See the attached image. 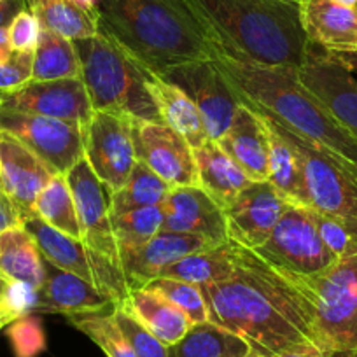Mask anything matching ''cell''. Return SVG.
<instances>
[{
  "instance_id": "cell-1",
  "label": "cell",
  "mask_w": 357,
  "mask_h": 357,
  "mask_svg": "<svg viewBox=\"0 0 357 357\" xmlns=\"http://www.w3.org/2000/svg\"><path fill=\"white\" fill-rule=\"evenodd\" d=\"M200 287L208 321L238 335L254 352L273 357L294 343L312 342L314 315L307 298L256 250L236 245L229 279Z\"/></svg>"
},
{
  "instance_id": "cell-2",
  "label": "cell",
  "mask_w": 357,
  "mask_h": 357,
  "mask_svg": "<svg viewBox=\"0 0 357 357\" xmlns=\"http://www.w3.org/2000/svg\"><path fill=\"white\" fill-rule=\"evenodd\" d=\"M214 51L266 67L300 68L310 43L300 0H183Z\"/></svg>"
},
{
  "instance_id": "cell-3",
  "label": "cell",
  "mask_w": 357,
  "mask_h": 357,
  "mask_svg": "<svg viewBox=\"0 0 357 357\" xmlns=\"http://www.w3.org/2000/svg\"><path fill=\"white\" fill-rule=\"evenodd\" d=\"M212 60L242 104L357 168V137L300 81L296 68L257 65L221 51H214Z\"/></svg>"
},
{
  "instance_id": "cell-4",
  "label": "cell",
  "mask_w": 357,
  "mask_h": 357,
  "mask_svg": "<svg viewBox=\"0 0 357 357\" xmlns=\"http://www.w3.org/2000/svg\"><path fill=\"white\" fill-rule=\"evenodd\" d=\"M98 30L154 74L212 60L214 46L183 0H100Z\"/></svg>"
},
{
  "instance_id": "cell-5",
  "label": "cell",
  "mask_w": 357,
  "mask_h": 357,
  "mask_svg": "<svg viewBox=\"0 0 357 357\" xmlns=\"http://www.w3.org/2000/svg\"><path fill=\"white\" fill-rule=\"evenodd\" d=\"M74 46L93 111L119 112L133 119L161 123L146 86V67L114 39L98 30L93 37L74 40Z\"/></svg>"
},
{
  "instance_id": "cell-6",
  "label": "cell",
  "mask_w": 357,
  "mask_h": 357,
  "mask_svg": "<svg viewBox=\"0 0 357 357\" xmlns=\"http://www.w3.org/2000/svg\"><path fill=\"white\" fill-rule=\"evenodd\" d=\"M284 272V270H282ZM286 273L314 315L312 342L333 357L357 349V256L338 259L314 275Z\"/></svg>"
},
{
  "instance_id": "cell-7",
  "label": "cell",
  "mask_w": 357,
  "mask_h": 357,
  "mask_svg": "<svg viewBox=\"0 0 357 357\" xmlns=\"http://www.w3.org/2000/svg\"><path fill=\"white\" fill-rule=\"evenodd\" d=\"M256 112L296 151L310 208L322 214L357 219V168L343 163L312 140L291 132L270 116Z\"/></svg>"
},
{
  "instance_id": "cell-8",
  "label": "cell",
  "mask_w": 357,
  "mask_h": 357,
  "mask_svg": "<svg viewBox=\"0 0 357 357\" xmlns=\"http://www.w3.org/2000/svg\"><path fill=\"white\" fill-rule=\"evenodd\" d=\"M22 226L33 236L43 257L51 264L81 277L111 298L114 305L128 298L130 286L121 264L86 245L81 238H74L51 228L39 218L25 219Z\"/></svg>"
},
{
  "instance_id": "cell-9",
  "label": "cell",
  "mask_w": 357,
  "mask_h": 357,
  "mask_svg": "<svg viewBox=\"0 0 357 357\" xmlns=\"http://www.w3.org/2000/svg\"><path fill=\"white\" fill-rule=\"evenodd\" d=\"M252 250L293 275H314L338 261L322 242L312 208L300 205H289L263 245Z\"/></svg>"
},
{
  "instance_id": "cell-10",
  "label": "cell",
  "mask_w": 357,
  "mask_h": 357,
  "mask_svg": "<svg viewBox=\"0 0 357 357\" xmlns=\"http://www.w3.org/2000/svg\"><path fill=\"white\" fill-rule=\"evenodd\" d=\"M84 160L109 193L121 190L137 163L133 118L95 111L84 132Z\"/></svg>"
},
{
  "instance_id": "cell-11",
  "label": "cell",
  "mask_w": 357,
  "mask_h": 357,
  "mask_svg": "<svg viewBox=\"0 0 357 357\" xmlns=\"http://www.w3.org/2000/svg\"><path fill=\"white\" fill-rule=\"evenodd\" d=\"M0 130L22 140L56 174L67 175L84 156L86 130L77 123L29 114L0 105Z\"/></svg>"
},
{
  "instance_id": "cell-12",
  "label": "cell",
  "mask_w": 357,
  "mask_h": 357,
  "mask_svg": "<svg viewBox=\"0 0 357 357\" xmlns=\"http://www.w3.org/2000/svg\"><path fill=\"white\" fill-rule=\"evenodd\" d=\"M163 77L190 95L200 112L208 139L214 142L221 139L242 102L215 61L204 60L184 65L168 72Z\"/></svg>"
},
{
  "instance_id": "cell-13",
  "label": "cell",
  "mask_w": 357,
  "mask_h": 357,
  "mask_svg": "<svg viewBox=\"0 0 357 357\" xmlns=\"http://www.w3.org/2000/svg\"><path fill=\"white\" fill-rule=\"evenodd\" d=\"M137 160L172 188L198 186L197 161L191 144L165 123L133 119Z\"/></svg>"
},
{
  "instance_id": "cell-14",
  "label": "cell",
  "mask_w": 357,
  "mask_h": 357,
  "mask_svg": "<svg viewBox=\"0 0 357 357\" xmlns=\"http://www.w3.org/2000/svg\"><path fill=\"white\" fill-rule=\"evenodd\" d=\"M67 181L81 225V240L114 263L121 264L118 240L112 229L111 193L107 188L100 183L84 156L68 170Z\"/></svg>"
},
{
  "instance_id": "cell-15",
  "label": "cell",
  "mask_w": 357,
  "mask_h": 357,
  "mask_svg": "<svg viewBox=\"0 0 357 357\" xmlns=\"http://www.w3.org/2000/svg\"><path fill=\"white\" fill-rule=\"evenodd\" d=\"M0 105L29 114L77 123L84 130L95 112L81 77L30 81L11 93H0Z\"/></svg>"
},
{
  "instance_id": "cell-16",
  "label": "cell",
  "mask_w": 357,
  "mask_h": 357,
  "mask_svg": "<svg viewBox=\"0 0 357 357\" xmlns=\"http://www.w3.org/2000/svg\"><path fill=\"white\" fill-rule=\"evenodd\" d=\"M56 175L29 146L0 130V184L18 211L22 222L36 218L33 205L40 191Z\"/></svg>"
},
{
  "instance_id": "cell-17",
  "label": "cell",
  "mask_w": 357,
  "mask_h": 357,
  "mask_svg": "<svg viewBox=\"0 0 357 357\" xmlns=\"http://www.w3.org/2000/svg\"><path fill=\"white\" fill-rule=\"evenodd\" d=\"M289 205L268 181L250 183L225 211L228 240L245 249H257Z\"/></svg>"
},
{
  "instance_id": "cell-18",
  "label": "cell",
  "mask_w": 357,
  "mask_h": 357,
  "mask_svg": "<svg viewBox=\"0 0 357 357\" xmlns=\"http://www.w3.org/2000/svg\"><path fill=\"white\" fill-rule=\"evenodd\" d=\"M298 77L357 137V81L352 72L310 44L303 65L298 68Z\"/></svg>"
},
{
  "instance_id": "cell-19",
  "label": "cell",
  "mask_w": 357,
  "mask_h": 357,
  "mask_svg": "<svg viewBox=\"0 0 357 357\" xmlns=\"http://www.w3.org/2000/svg\"><path fill=\"white\" fill-rule=\"evenodd\" d=\"M218 247L208 240L195 235H183L175 231H163L154 235L149 242L137 247H121L119 261L125 272L130 291L144 287L158 277H163L168 268L178 259L198 250Z\"/></svg>"
},
{
  "instance_id": "cell-20",
  "label": "cell",
  "mask_w": 357,
  "mask_h": 357,
  "mask_svg": "<svg viewBox=\"0 0 357 357\" xmlns=\"http://www.w3.org/2000/svg\"><path fill=\"white\" fill-rule=\"evenodd\" d=\"M163 231L195 235L214 245L228 242L225 211L200 186H177L160 205Z\"/></svg>"
},
{
  "instance_id": "cell-21",
  "label": "cell",
  "mask_w": 357,
  "mask_h": 357,
  "mask_svg": "<svg viewBox=\"0 0 357 357\" xmlns=\"http://www.w3.org/2000/svg\"><path fill=\"white\" fill-rule=\"evenodd\" d=\"M218 146L245 172L252 183H264L270 175V130L249 105L240 104L231 125Z\"/></svg>"
},
{
  "instance_id": "cell-22",
  "label": "cell",
  "mask_w": 357,
  "mask_h": 357,
  "mask_svg": "<svg viewBox=\"0 0 357 357\" xmlns=\"http://www.w3.org/2000/svg\"><path fill=\"white\" fill-rule=\"evenodd\" d=\"M44 279L40 289H37V310L65 314L68 317L74 315L102 314L114 308V301L104 293L82 280L81 277L60 270L50 261L44 259Z\"/></svg>"
},
{
  "instance_id": "cell-23",
  "label": "cell",
  "mask_w": 357,
  "mask_h": 357,
  "mask_svg": "<svg viewBox=\"0 0 357 357\" xmlns=\"http://www.w3.org/2000/svg\"><path fill=\"white\" fill-rule=\"evenodd\" d=\"M300 20L312 46L329 53L357 50V9L333 0H300Z\"/></svg>"
},
{
  "instance_id": "cell-24",
  "label": "cell",
  "mask_w": 357,
  "mask_h": 357,
  "mask_svg": "<svg viewBox=\"0 0 357 357\" xmlns=\"http://www.w3.org/2000/svg\"><path fill=\"white\" fill-rule=\"evenodd\" d=\"M146 86L154 104H156L158 112H160L161 123L175 130L178 135H183L193 149L211 140L197 105L183 88H178L177 84L165 79L163 75L154 74L147 68Z\"/></svg>"
},
{
  "instance_id": "cell-25",
  "label": "cell",
  "mask_w": 357,
  "mask_h": 357,
  "mask_svg": "<svg viewBox=\"0 0 357 357\" xmlns=\"http://www.w3.org/2000/svg\"><path fill=\"white\" fill-rule=\"evenodd\" d=\"M193 151L197 161L198 186L222 211H226L252 181L214 140H208Z\"/></svg>"
},
{
  "instance_id": "cell-26",
  "label": "cell",
  "mask_w": 357,
  "mask_h": 357,
  "mask_svg": "<svg viewBox=\"0 0 357 357\" xmlns=\"http://www.w3.org/2000/svg\"><path fill=\"white\" fill-rule=\"evenodd\" d=\"M121 305L167 347L181 342L191 328L186 315L149 286L130 291Z\"/></svg>"
},
{
  "instance_id": "cell-27",
  "label": "cell",
  "mask_w": 357,
  "mask_h": 357,
  "mask_svg": "<svg viewBox=\"0 0 357 357\" xmlns=\"http://www.w3.org/2000/svg\"><path fill=\"white\" fill-rule=\"evenodd\" d=\"M0 275L40 289L46 270L33 236L23 226L0 231Z\"/></svg>"
},
{
  "instance_id": "cell-28",
  "label": "cell",
  "mask_w": 357,
  "mask_h": 357,
  "mask_svg": "<svg viewBox=\"0 0 357 357\" xmlns=\"http://www.w3.org/2000/svg\"><path fill=\"white\" fill-rule=\"evenodd\" d=\"M43 29L70 40H82L98 33L97 11H88L74 0H26Z\"/></svg>"
},
{
  "instance_id": "cell-29",
  "label": "cell",
  "mask_w": 357,
  "mask_h": 357,
  "mask_svg": "<svg viewBox=\"0 0 357 357\" xmlns=\"http://www.w3.org/2000/svg\"><path fill=\"white\" fill-rule=\"evenodd\" d=\"M236 268V243H226L211 249L198 250L172 264L163 277H174L197 286L222 282L229 279Z\"/></svg>"
},
{
  "instance_id": "cell-30",
  "label": "cell",
  "mask_w": 357,
  "mask_h": 357,
  "mask_svg": "<svg viewBox=\"0 0 357 357\" xmlns=\"http://www.w3.org/2000/svg\"><path fill=\"white\" fill-rule=\"evenodd\" d=\"M266 123V121H264ZM270 175L268 183L291 205L310 207L303 170L296 151L282 135L270 128Z\"/></svg>"
},
{
  "instance_id": "cell-31",
  "label": "cell",
  "mask_w": 357,
  "mask_h": 357,
  "mask_svg": "<svg viewBox=\"0 0 357 357\" xmlns=\"http://www.w3.org/2000/svg\"><path fill=\"white\" fill-rule=\"evenodd\" d=\"M250 350L238 335L207 321L191 326L184 338L170 347V357H243Z\"/></svg>"
},
{
  "instance_id": "cell-32",
  "label": "cell",
  "mask_w": 357,
  "mask_h": 357,
  "mask_svg": "<svg viewBox=\"0 0 357 357\" xmlns=\"http://www.w3.org/2000/svg\"><path fill=\"white\" fill-rule=\"evenodd\" d=\"M81 77V61L74 40L40 26L39 43L33 53L32 81H60Z\"/></svg>"
},
{
  "instance_id": "cell-33",
  "label": "cell",
  "mask_w": 357,
  "mask_h": 357,
  "mask_svg": "<svg viewBox=\"0 0 357 357\" xmlns=\"http://www.w3.org/2000/svg\"><path fill=\"white\" fill-rule=\"evenodd\" d=\"M170 190V184L158 177L147 165L137 160L125 186L111 193L112 218L125 214V212L137 211V208L158 207V205L163 204Z\"/></svg>"
},
{
  "instance_id": "cell-34",
  "label": "cell",
  "mask_w": 357,
  "mask_h": 357,
  "mask_svg": "<svg viewBox=\"0 0 357 357\" xmlns=\"http://www.w3.org/2000/svg\"><path fill=\"white\" fill-rule=\"evenodd\" d=\"M33 215L60 233L81 238V225L67 175L56 174L40 191L33 205Z\"/></svg>"
},
{
  "instance_id": "cell-35",
  "label": "cell",
  "mask_w": 357,
  "mask_h": 357,
  "mask_svg": "<svg viewBox=\"0 0 357 357\" xmlns=\"http://www.w3.org/2000/svg\"><path fill=\"white\" fill-rule=\"evenodd\" d=\"M68 319L75 329L88 336L105 354V357H139L116 326L111 312L74 315Z\"/></svg>"
},
{
  "instance_id": "cell-36",
  "label": "cell",
  "mask_w": 357,
  "mask_h": 357,
  "mask_svg": "<svg viewBox=\"0 0 357 357\" xmlns=\"http://www.w3.org/2000/svg\"><path fill=\"white\" fill-rule=\"evenodd\" d=\"M163 212L161 207H144L137 211L125 212L112 218V229L121 247H137L149 242L154 235L161 231Z\"/></svg>"
},
{
  "instance_id": "cell-37",
  "label": "cell",
  "mask_w": 357,
  "mask_h": 357,
  "mask_svg": "<svg viewBox=\"0 0 357 357\" xmlns=\"http://www.w3.org/2000/svg\"><path fill=\"white\" fill-rule=\"evenodd\" d=\"M154 291L174 303L191 322V326L202 324L208 321V308L202 287L190 284L186 280H178L174 277H158L147 284Z\"/></svg>"
},
{
  "instance_id": "cell-38",
  "label": "cell",
  "mask_w": 357,
  "mask_h": 357,
  "mask_svg": "<svg viewBox=\"0 0 357 357\" xmlns=\"http://www.w3.org/2000/svg\"><path fill=\"white\" fill-rule=\"evenodd\" d=\"M322 242L338 259L357 256V219L322 214L312 208Z\"/></svg>"
},
{
  "instance_id": "cell-39",
  "label": "cell",
  "mask_w": 357,
  "mask_h": 357,
  "mask_svg": "<svg viewBox=\"0 0 357 357\" xmlns=\"http://www.w3.org/2000/svg\"><path fill=\"white\" fill-rule=\"evenodd\" d=\"M112 319L139 357H170V347L158 340L147 328H144L121 303L111 310Z\"/></svg>"
},
{
  "instance_id": "cell-40",
  "label": "cell",
  "mask_w": 357,
  "mask_h": 357,
  "mask_svg": "<svg viewBox=\"0 0 357 357\" xmlns=\"http://www.w3.org/2000/svg\"><path fill=\"white\" fill-rule=\"evenodd\" d=\"M15 357H39L46 350V333L39 317L26 314L8 326Z\"/></svg>"
},
{
  "instance_id": "cell-41",
  "label": "cell",
  "mask_w": 357,
  "mask_h": 357,
  "mask_svg": "<svg viewBox=\"0 0 357 357\" xmlns=\"http://www.w3.org/2000/svg\"><path fill=\"white\" fill-rule=\"evenodd\" d=\"M40 25L37 22L36 15L30 9L23 8L18 15L13 18L8 25V36L11 50L15 53H26V51H36L39 43Z\"/></svg>"
},
{
  "instance_id": "cell-42",
  "label": "cell",
  "mask_w": 357,
  "mask_h": 357,
  "mask_svg": "<svg viewBox=\"0 0 357 357\" xmlns=\"http://www.w3.org/2000/svg\"><path fill=\"white\" fill-rule=\"evenodd\" d=\"M33 53H13L6 63H0V93H11L32 81Z\"/></svg>"
},
{
  "instance_id": "cell-43",
  "label": "cell",
  "mask_w": 357,
  "mask_h": 357,
  "mask_svg": "<svg viewBox=\"0 0 357 357\" xmlns=\"http://www.w3.org/2000/svg\"><path fill=\"white\" fill-rule=\"evenodd\" d=\"M37 301H39V296H37L36 287L25 282H13V280L9 282L8 293L4 298V307L16 319L30 314L32 310H37Z\"/></svg>"
},
{
  "instance_id": "cell-44",
  "label": "cell",
  "mask_w": 357,
  "mask_h": 357,
  "mask_svg": "<svg viewBox=\"0 0 357 357\" xmlns=\"http://www.w3.org/2000/svg\"><path fill=\"white\" fill-rule=\"evenodd\" d=\"M18 226H22L18 211H16L11 198L6 195V191L0 186V231L9 228H18Z\"/></svg>"
},
{
  "instance_id": "cell-45",
  "label": "cell",
  "mask_w": 357,
  "mask_h": 357,
  "mask_svg": "<svg viewBox=\"0 0 357 357\" xmlns=\"http://www.w3.org/2000/svg\"><path fill=\"white\" fill-rule=\"evenodd\" d=\"M273 357H333V356H329V354H326L324 350L319 349L315 343L301 342L280 350V352L275 354Z\"/></svg>"
},
{
  "instance_id": "cell-46",
  "label": "cell",
  "mask_w": 357,
  "mask_h": 357,
  "mask_svg": "<svg viewBox=\"0 0 357 357\" xmlns=\"http://www.w3.org/2000/svg\"><path fill=\"white\" fill-rule=\"evenodd\" d=\"M23 0H6L0 2V26H8L16 15L25 8Z\"/></svg>"
},
{
  "instance_id": "cell-47",
  "label": "cell",
  "mask_w": 357,
  "mask_h": 357,
  "mask_svg": "<svg viewBox=\"0 0 357 357\" xmlns=\"http://www.w3.org/2000/svg\"><path fill=\"white\" fill-rule=\"evenodd\" d=\"M319 50H321V47H319ZM322 53H324L329 60L342 65V67L347 68L349 72L357 70V50L349 51V53H329V51L322 50Z\"/></svg>"
},
{
  "instance_id": "cell-48",
  "label": "cell",
  "mask_w": 357,
  "mask_h": 357,
  "mask_svg": "<svg viewBox=\"0 0 357 357\" xmlns=\"http://www.w3.org/2000/svg\"><path fill=\"white\" fill-rule=\"evenodd\" d=\"M15 51L11 50L8 36V26H0V63H6L13 56Z\"/></svg>"
},
{
  "instance_id": "cell-49",
  "label": "cell",
  "mask_w": 357,
  "mask_h": 357,
  "mask_svg": "<svg viewBox=\"0 0 357 357\" xmlns=\"http://www.w3.org/2000/svg\"><path fill=\"white\" fill-rule=\"evenodd\" d=\"M13 321H16L15 315H13L11 312L4 307V305L0 303V329L4 328V326H9Z\"/></svg>"
},
{
  "instance_id": "cell-50",
  "label": "cell",
  "mask_w": 357,
  "mask_h": 357,
  "mask_svg": "<svg viewBox=\"0 0 357 357\" xmlns=\"http://www.w3.org/2000/svg\"><path fill=\"white\" fill-rule=\"evenodd\" d=\"M74 2L81 6V8L88 9V11H97V6L100 0H74Z\"/></svg>"
},
{
  "instance_id": "cell-51",
  "label": "cell",
  "mask_w": 357,
  "mask_h": 357,
  "mask_svg": "<svg viewBox=\"0 0 357 357\" xmlns=\"http://www.w3.org/2000/svg\"><path fill=\"white\" fill-rule=\"evenodd\" d=\"M9 282H11V280L4 279V277L0 275V303L2 305H4V298H6V293H8Z\"/></svg>"
},
{
  "instance_id": "cell-52",
  "label": "cell",
  "mask_w": 357,
  "mask_h": 357,
  "mask_svg": "<svg viewBox=\"0 0 357 357\" xmlns=\"http://www.w3.org/2000/svg\"><path fill=\"white\" fill-rule=\"evenodd\" d=\"M333 2H336V4L347 6V8H356V6H357V0H333Z\"/></svg>"
},
{
  "instance_id": "cell-53",
  "label": "cell",
  "mask_w": 357,
  "mask_h": 357,
  "mask_svg": "<svg viewBox=\"0 0 357 357\" xmlns=\"http://www.w3.org/2000/svg\"><path fill=\"white\" fill-rule=\"evenodd\" d=\"M243 357H266V356H263V354H259V352H254V350H250L249 354H245V356Z\"/></svg>"
},
{
  "instance_id": "cell-54",
  "label": "cell",
  "mask_w": 357,
  "mask_h": 357,
  "mask_svg": "<svg viewBox=\"0 0 357 357\" xmlns=\"http://www.w3.org/2000/svg\"><path fill=\"white\" fill-rule=\"evenodd\" d=\"M340 357H357V349L352 350V352H349V354H343V356H340Z\"/></svg>"
},
{
  "instance_id": "cell-55",
  "label": "cell",
  "mask_w": 357,
  "mask_h": 357,
  "mask_svg": "<svg viewBox=\"0 0 357 357\" xmlns=\"http://www.w3.org/2000/svg\"><path fill=\"white\" fill-rule=\"evenodd\" d=\"M0 2H6V0H0Z\"/></svg>"
},
{
  "instance_id": "cell-56",
  "label": "cell",
  "mask_w": 357,
  "mask_h": 357,
  "mask_svg": "<svg viewBox=\"0 0 357 357\" xmlns=\"http://www.w3.org/2000/svg\"><path fill=\"white\" fill-rule=\"evenodd\" d=\"M356 9H357V6H356Z\"/></svg>"
},
{
  "instance_id": "cell-57",
  "label": "cell",
  "mask_w": 357,
  "mask_h": 357,
  "mask_svg": "<svg viewBox=\"0 0 357 357\" xmlns=\"http://www.w3.org/2000/svg\"><path fill=\"white\" fill-rule=\"evenodd\" d=\"M0 186H2V184H0Z\"/></svg>"
}]
</instances>
